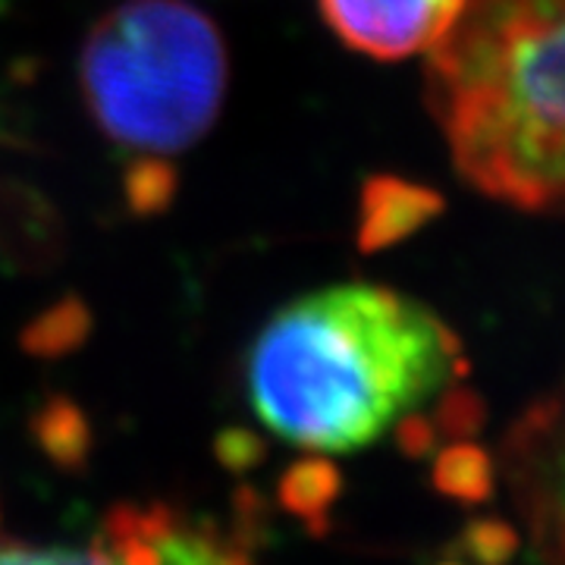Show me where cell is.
Listing matches in <instances>:
<instances>
[{
  "label": "cell",
  "instance_id": "6da1fadb",
  "mask_svg": "<svg viewBox=\"0 0 565 565\" xmlns=\"http://www.w3.org/2000/svg\"><path fill=\"white\" fill-rule=\"evenodd\" d=\"M462 340L430 308L343 282L280 308L245 355L258 422L311 452H355L465 374Z\"/></svg>",
  "mask_w": 565,
  "mask_h": 565
},
{
  "label": "cell",
  "instance_id": "7a4b0ae2",
  "mask_svg": "<svg viewBox=\"0 0 565 565\" xmlns=\"http://www.w3.org/2000/svg\"><path fill=\"white\" fill-rule=\"evenodd\" d=\"M563 0H465L427 57L459 173L531 214L563 199Z\"/></svg>",
  "mask_w": 565,
  "mask_h": 565
},
{
  "label": "cell",
  "instance_id": "3957f363",
  "mask_svg": "<svg viewBox=\"0 0 565 565\" xmlns=\"http://www.w3.org/2000/svg\"><path fill=\"white\" fill-rule=\"evenodd\" d=\"M79 76L107 139L177 154L204 139L221 114L226 47L189 0H126L88 32Z\"/></svg>",
  "mask_w": 565,
  "mask_h": 565
},
{
  "label": "cell",
  "instance_id": "277c9868",
  "mask_svg": "<svg viewBox=\"0 0 565 565\" xmlns=\"http://www.w3.org/2000/svg\"><path fill=\"white\" fill-rule=\"evenodd\" d=\"M505 475L525 515L534 550L563 559V408L546 399L527 408L503 446Z\"/></svg>",
  "mask_w": 565,
  "mask_h": 565
},
{
  "label": "cell",
  "instance_id": "5b68a950",
  "mask_svg": "<svg viewBox=\"0 0 565 565\" xmlns=\"http://www.w3.org/2000/svg\"><path fill=\"white\" fill-rule=\"evenodd\" d=\"M462 7L465 0H321L330 29L374 61L430 51Z\"/></svg>",
  "mask_w": 565,
  "mask_h": 565
},
{
  "label": "cell",
  "instance_id": "8992f818",
  "mask_svg": "<svg viewBox=\"0 0 565 565\" xmlns=\"http://www.w3.org/2000/svg\"><path fill=\"white\" fill-rule=\"evenodd\" d=\"M61 252L63 226L47 199L22 182H0V258L17 270H44Z\"/></svg>",
  "mask_w": 565,
  "mask_h": 565
},
{
  "label": "cell",
  "instance_id": "52a82bcc",
  "mask_svg": "<svg viewBox=\"0 0 565 565\" xmlns=\"http://www.w3.org/2000/svg\"><path fill=\"white\" fill-rule=\"evenodd\" d=\"M444 199L399 177H371L362 189V214H359V248L381 252L390 245L415 236L424 223L440 217Z\"/></svg>",
  "mask_w": 565,
  "mask_h": 565
},
{
  "label": "cell",
  "instance_id": "ba28073f",
  "mask_svg": "<svg viewBox=\"0 0 565 565\" xmlns=\"http://www.w3.org/2000/svg\"><path fill=\"white\" fill-rule=\"evenodd\" d=\"M340 468L327 459H302L289 465L280 478V503L289 515L302 519L311 531L323 534L327 527V512L340 497Z\"/></svg>",
  "mask_w": 565,
  "mask_h": 565
},
{
  "label": "cell",
  "instance_id": "9c48e42d",
  "mask_svg": "<svg viewBox=\"0 0 565 565\" xmlns=\"http://www.w3.org/2000/svg\"><path fill=\"white\" fill-rule=\"evenodd\" d=\"M32 430L41 452L57 468H79L92 449V430L79 405L63 396H51L32 418Z\"/></svg>",
  "mask_w": 565,
  "mask_h": 565
},
{
  "label": "cell",
  "instance_id": "30bf717a",
  "mask_svg": "<svg viewBox=\"0 0 565 565\" xmlns=\"http://www.w3.org/2000/svg\"><path fill=\"white\" fill-rule=\"evenodd\" d=\"M434 484L459 503H484L493 493V465L481 446L456 440L434 465Z\"/></svg>",
  "mask_w": 565,
  "mask_h": 565
},
{
  "label": "cell",
  "instance_id": "8fae6325",
  "mask_svg": "<svg viewBox=\"0 0 565 565\" xmlns=\"http://www.w3.org/2000/svg\"><path fill=\"white\" fill-rule=\"evenodd\" d=\"M88 330H92L88 308L79 299H63L51 305L47 311H41L39 318L22 330V349L41 359H57L85 343Z\"/></svg>",
  "mask_w": 565,
  "mask_h": 565
},
{
  "label": "cell",
  "instance_id": "7c38bea8",
  "mask_svg": "<svg viewBox=\"0 0 565 565\" xmlns=\"http://www.w3.org/2000/svg\"><path fill=\"white\" fill-rule=\"evenodd\" d=\"M122 189L136 214H163L177 195V170L170 163L148 158L126 170Z\"/></svg>",
  "mask_w": 565,
  "mask_h": 565
},
{
  "label": "cell",
  "instance_id": "4fadbf2b",
  "mask_svg": "<svg viewBox=\"0 0 565 565\" xmlns=\"http://www.w3.org/2000/svg\"><path fill=\"white\" fill-rule=\"evenodd\" d=\"M515 546H519V537L505 522L481 519V522H471L462 531L459 556L475 559V563H505L515 553Z\"/></svg>",
  "mask_w": 565,
  "mask_h": 565
},
{
  "label": "cell",
  "instance_id": "5bb4252c",
  "mask_svg": "<svg viewBox=\"0 0 565 565\" xmlns=\"http://www.w3.org/2000/svg\"><path fill=\"white\" fill-rule=\"evenodd\" d=\"M440 408H437V434H446L452 440H465L468 434H475L481 422H484V405L481 399L471 393V390H462V386H446L440 393Z\"/></svg>",
  "mask_w": 565,
  "mask_h": 565
},
{
  "label": "cell",
  "instance_id": "9a60e30c",
  "mask_svg": "<svg viewBox=\"0 0 565 565\" xmlns=\"http://www.w3.org/2000/svg\"><path fill=\"white\" fill-rule=\"evenodd\" d=\"M264 456V444L248 430H223L217 437V459L226 468H252Z\"/></svg>",
  "mask_w": 565,
  "mask_h": 565
},
{
  "label": "cell",
  "instance_id": "2e32d148",
  "mask_svg": "<svg viewBox=\"0 0 565 565\" xmlns=\"http://www.w3.org/2000/svg\"><path fill=\"white\" fill-rule=\"evenodd\" d=\"M393 427H396V444L403 446V452L405 456H412V459L430 452L434 444H437V427H434V422H427V418L415 415V412L399 418Z\"/></svg>",
  "mask_w": 565,
  "mask_h": 565
}]
</instances>
